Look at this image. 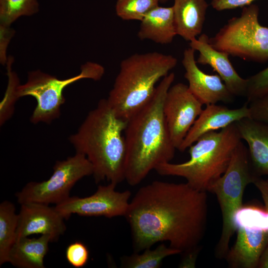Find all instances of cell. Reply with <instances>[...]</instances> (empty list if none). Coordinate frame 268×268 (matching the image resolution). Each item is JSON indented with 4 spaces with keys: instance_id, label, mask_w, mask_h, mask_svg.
Instances as JSON below:
<instances>
[{
    "instance_id": "484cf974",
    "label": "cell",
    "mask_w": 268,
    "mask_h": 268,
    "mask_svg": "<svg viewBox=\"0 0 268 268\" xmlns=\"http://www.w3.org/2000/svg\"><path fill=\"white\" fill-rule=\"evenodd\" d=\"M11 59H9L7 63V75L8 76V85L4 99L1 103L0 107V123L3 124L8 119L11 114V108H13L14 102L18 99L16 91L18 86V78L16 74L11 70Z\"/></svg>"
},
{
    "instance_id": "603a6c76",
    "label": "cell",
    "mask_w": 268,
    "mask_h": 268,
    "mask_svg": "<svg viewBox=\"0 0 268 268\" xmlns=\"http://www.w3.org/2000/svg\"><path fill=\"white\" fill-rule=\"evenodd\" d=\"M39 9L37 0H0V27H9L21 16H30Z\"/></svg>"
},
{
    "instance_id": "5b68a950",
    "label": "cell",
    "mask_w": 268,
    "mask_h": 268,
    "mask_svg": "<svg viewBox=\"0 0 268 268\" xmlns=\"http://www.w3.org/2000/svg\"><path fill=\"white\" fill-rule=\"evenodd\" d=\"M242 138L236 122L201 136L190 146L189 160L161 164L155 170L162 176L182 177L194 189L207 192L226 171Z\"/></svg>"
},
{
    "instance_id": "4316f807",
    "label": "cell",
    "mask_w": 268,
    "mask_h": 268,
    "mask_svg": "<svg viewBox=\"0 0 268 268\" xmlns=\"http://www.w3.org/2000/svg\"><path fill=\"white\" fill-rule=\"evenodd\" d=\"M246 79L247 102L268 94V67Z\"/></svg>"
},
{
    "instance_id": "83f0119b",
    "label": "cell",
    "mask_w": 268,
    "mask_h": 268,
    "mask_svg": "<svg viewBox=\"0 0 268 268\" xmlns=\"http://www.w3.org/2000/svg\"><path fill=\"white\" fill-rule=\"evenodd\" d=\"M89 251L81 242L70 243L66 250V257L68 263L76 268L84 267L89 259Z\"/></svg>"
},
{
    "instance_id": "7402d4cb",
    "label": "cell",
    "mask_w": 268,
    "mask_h": 268,
    "mask_svg": "<svg viewBox=\"0 0 268 268\" xmlns=\"http://www.w3.org/2000/svg\"><path fill=\"white\" fill-rule=\"evenodd\" d=\"M147 248L143 253H134L129 256L122 258L121 266L128 268H158L166 257L180 254L177 249L167 247L164 243L159 244L154 249Z\"/></svg>"
},
{
    "instance_id": "9a60e30c",
    "label": "cell",
    "mask_w": 268,
    "mask_h": 268,
    "mask_svg": "<svg viewBox=\"0 0 268 268\" xmlns=\"http://www.w3.org/2000/svg\"><path fill=\"white\" fill-rule=\"evenodd\" d=\"M246 118H249L247 103L236 109H230L216 104L206 105L195 121L178 150L184 151L202 135L222 129Z\"/></svg>"
},
{
    "instance_id": "277c9868",
    "label": "cell",
    "mask_w": 268,
    "mask_h": 268,
    "mask_svg": "<svg viewBox=\"0 0 268 268\" xmlns=\"http://www.w3.org/2000/svg\"><path fill=\"white\" fill-rule=\"evenodd\" d=\"M171 55L134 54L121 61L107 100L116 115L128 121L152 98L157 82L177 64Z\"/></svg>"
},
{
    "instance_id": "8fae6325",
    "label": "cell",
    "mask_w": 268,
    "mask_h": 268,
    "mask_svg": "<svg viewBox=\"0 0 268 268\" xmlns=\"http://www.w3.org/2000/svg\"><path fill=\"white\" fill-rule=\"evenodd\" d=\"M203 105L184 83H176L168 89L163 113L171 140L176 149L180 147L202 112Z\"/></svg>"
},
{
    "instance_id": "7c38bea8",
    "label": "cell",
    "mask_w": 268,
    "mask_h": 268,
    "mask_svg": "<svg viewBox=\"0 0 268 268\" xmlns=\"http://www.w3.org/2000/svg\"><path fill=\"white\" fill-rule=\"evenodd\" d=\"M64 217L49 204L27 202L21 204L16 241L33 234L48 235L57 241L66 230Z\"/></svg>"
},
{
    "instance_id": "7a4b0ae2",
    "label": "cell",
    "mask_w": 268,
    "mask_h": 268,
    "mask_svg": "<svg viewBox=\"0 0 268 268\" xmlns=\"http://www.w3.org/2000/svg\"><path fill=\"white\" fill-rule=\"evenodd\" d=\"M175 78L173 72L161 79L151 99L127 121L125 180L139 184L159 165L170 162L176 148L172 143L163 113V104Z\"/></svg>"
},
{
    "instance_id": "d6a6232c",
    "label": "cell",
    "mask_w": 268,
    "mask_h": 268,
    "mask_svg": "<svg viewBox=\"0 0 268 268\" xmlns=\"http://www.w3.org/2000/svg\"><path fill=\"white\" fill-rule=\"evenodd\" d=\"M258 268H268V244L261 255Z\"/></svg>"
},
{
    "instance_id": "5bb4252c",
    "label": "cell",
    "mask_w": 268,
    "mask_h": 268,
    "mask_svg": "<svg viewBox=\"0 0 268 268\" xmlns=\"http://www.w3.org/2000/svg\"><path fill=\"white\" fill-rule=\"evenodd\" d=\"M190 47L199 52L197 64L208 65L218 74L234 96H246L247 79L241 77L229 59V55L214 49L209 37L201 34L190 42Z\"/></svg>"
},
{
    "instance_id": "44dd1931",
    "label": "cell",
    "mask_w": 268,
    "mask_h": 268,
    "mask_svg": "<svg viewBox=\"0 0 268 268\" xmlns=\"http://www.w3.org/2000/svg\"><path fill=\"white\" fill-rule=\"evenodd\" d=\"M18 214L11 202L0 204V266L8 262V255L16 241Z\"/></svg>"
},
{
    "instance_id": "4fadbf2b",
    "label": "cell",
    "mask_w": 268,
    "mask_h": 268,
    "mask_svg": "<svg viewBox=\"0 0 268 268\" xmlns=\"http://www.w3.org/2000/svg\"><path fill=\"white\" fill-rule=\"evenodd\" d=\"M195 50L190 47L185 50L182 61L185 73V78L192 94L203 104L208 105L219 102L229 103L234 96L217 74L203 72L197 65L195 57Z\"/></svg>"
},
{
    "instance_id": "2e32d148",
    "label": "cell",
    "mask_w": 268,
    "mask_h": 268,
    "mask_svg": "<svg viewBox=\"0 0 268 268\" xmlns=\"http://www.w3.org/2000/svg\"><path fill=\"white\" fill-rule=\"evenodd\" d=\"M234 244L225 257L232 268H258L261 255L268 244V231L237 228Z\"/></svg>"
},
{
    "instance_id": "4dcf8cb0",
    "label": "cell",
    "mask_w": 268,
    "mask_h": 268,
    "mask_svg": "<svg viewBox=\"0 0 268 268\" xmlns=\"http://www.w3.org/2000/svg\"><path fill=\"white\" fill-rule=\"evenodd\" d=\"M253 184L260 192L264 202L265 208L268 211V181L258 177Z\"/></svg>"
},
{
    "instance_id": "f1b7e54d",
    "label": "cell",
    "mask_w": 268,
    "mask_h": 268,
    "mask_svg": "<svg viewBox=\"0 0 268 268\" xmlns=\"http://www.w3.org/2000/svg\"><path fill=\"white\" fill-rule=\"evenodd\" d=\"M247 103L249 118L268 125V94Z\"/></svg>"
},
{
    "instance_id": "52a82bcc",
    "label": "cell",
    "mask_w": 268,
    "mask_h": 268,
    "mask_svg": "<svg viewBox=\"0 0 268 268\" xmlns=\"http://www.w3.org/2000/svg\"><path fill=\"white\" fill-rule=\"evenodd\" d=\"M259 7L251 4L243 7L239 16L233 17L209 42L215 49L229 56L258 63L268 61V27L259 21Z\"/></svg>"
},
{
    "instance_id": "d6986e66",
    "label": "cell",
    "mask_w": 268,
    "mask_h": 268,
    "mask_svg": "<svg viewBox=\"0 0 268 268\" xmlns=\"http://www.w3.org/2000/svg\"><path fill=\"white\" fill-rule=\"evenodd\" d=\"M176 35L172 6L159 5L145 15L140 21L137 33V36L140 40H150L160 44L171 43Z\"/></svg>"
},
{
    "instance_id": "3957f363",
    "label": "cell",
    "mask_w": 268,
    "mask_h": 268,
    "mask_svg": "<svg viewBox=\"0 0 268 268\" xmlns=\"http://www.w3.org/2000/svg\"><path fill=\"white\" fill-rule=\"evenodd\" d=\"M127 125L102 99L69 136L76 153L84 155L92 165L96 183L106 180L117 185L125 180Z\"/></svg>"
},
{
    "instance_id": "836d02e7",
    "label": "cell",
    "mask_w": 268,
    "mask_h": 268,
    "mask_svg": "<svg viewBox=\"0 0 268 268\" xmlns=\"http://www.w3.org/2000/svg\"><path fill=\"white\" fill-rule=\"evenodd\" d=\"M167 0H160V1H166Z\"/></svg>"
},
{
    "instance_id": "ac0fdd59",
    "label": "cell",
    "mask_w": 268,
    "mask_h": 268,
    "mask_svg": "<svg viewBox=\"0 0 268 268\" xmlns=\"http://www.w3.org/2000/svg\"><path fill=\"white\" fill-rule=\"evenodd\" d=\"M208 4L206 0H174L177 35L190 42L201 34Z\"/></svg>"
},
{
    "instance_id": "6da1fadb",
    "label": "cell",
    "mask_w": 268,
    "mask_h": 268,
    "mask_svg": "<svg viewBox=\"0 0 268 268\" xmlns=\"http://www.w3.org/2000/svg\"><path fill=\"white\" fill-rule=\"evenodd\" d=\"M134 253L167 241L182 253L199 247L208 217L206 192L187 183L155 181L141 187L124 216Z\"/></svg>"
},
{
    "instance_id": "e575fe53",
    "label": "cell",
    "mask_w": 268,
    "mask_h": 268,
    "mask_svg": "<svg viewBox=\"0 0 268 268\" xmlns=\"http://www.w3.org/2000/svg\"><path fill=\"white\" fill-rule=\"evenodd\" d=\"M267 180L268 181V179H267Z\"/></svg>"
},
{
    "instance_id": "30bf717a",
    "label": "cell",
    "mask_w": 268,
    "mask_h": 268,
    "mask_svg": "<svg viewBox=\"0 0 268 268\" xmlns=\"http://www.w3.org/2000/svg\"><path fill=\"white\" fill-rule=\"evenodd\" d=\"M117 184L109 183L106 186L99 185L93 195L84 198L69 197L56 204V210L67 219L72 214L84 216H103L112 218L125 216L128 210L131 192L116 191Z\"/></svg>"
},
{
    "instance_id": "1f68e13d",
    "label": "cell",
    "mask_w": 268,
    "mask_h": 268,
    "mask_svg": "<svg viewBox=\"0 0 268 268\" xmlns=\"http://www.w3.org/2000/svg\"><path fill=\"white\" fill-rule=\"evenodd\" d=\"M200 251V247H198L192 251L184 253L185 257L181 263L180 267L194 268L195 267L197 257Z\"/></svg>"
},
{
    "instance_id": "ba28073f",
    "label": "cell",
    "mask_w": 268,
    "mask_h": 268,
    "mask_svg": "<svg viewBox=\"0 0 268 268\" xmlns=\"http://www.w3.org/2000/svg\"><path fill=\"white\" fill-rule=\"evenodd\" d=\"M104 71L101 65L91 62L81 66L78 74L65 79H60L40 70L32 71L28 73L25 83L18 85L16 97L18 99L25 96L34 97L37 105L30 117L31 122L50 124L60 116L61 106L65 102L63 91L67 86L84 78L99 80Z\"/></svg>"
},
{
    "instance_id": "cb8c5ba5",
    "label": "cell",
    "mask_w": 268,
    "mask_h": 268,
    "mask_svg": "<svg viewBox=\"0 0 268 268\" xmlns=\"http://www.w3.org/2000/svg\"><path fill=\"white\" fill-rule=\"evenodd\" d=\"M235 225L254 231H268V211L260 207L249 205L242 206L235 213Z\"/></svg>"
},
{
    "instance_id": "ffe728a7",
    "label": "cell",
    "mask_w": 268,
    "mask_h": 268,
    "mask_svg": "<svg viewBox=\"0 0 268 268\" xmlns=\"http://www.w3.org/2000/svg\"><path fill=\"white\" fill-rule=\"evenodd\" d=\"M52 239L48 235L38 238H21L15 241L8 255V262L18 268H44V259Z\"/></svg>"
},
{
    "instance_id": "8992f818",
    "label": "cell",
    "mask_w": 268,
    "mask_h": 268,
    "mask_svg": "<svg viewBox=\"0 0 268 268\" xmlns=\"http://www.w3.org/2000/svg\"><path fill=\"white\" fill-rule=\"evenodd\" d=\"M257 178L251 166L248 147L241 141L226 171L207 191L216 196L222 215L221 232L215 249L217 259L225 258L229 250L230 242L237 230L234 215L243 206L246 188Z\"/></svg>"
},
{
    "instance_id": "9c48e42d",
    "label": "cell",
    "mask_w": 268,
    "mask_h": 268,
    "mask_svg": "<svg viewBox=\"0 0 268 268\" xmlns=\"http://www.w3.org/2000/svg\"><path fill=\"white\" fill-rule=\"evenodd\" d=\"M92 174V165L86 156L76 153L65 160L57 161L48 179L28 183L15 196L20 204L37 202L56 205L69 197L70 191L77 181Z\"/></svg>"
},
{
    "instance_id": "f546056e",
    "label": "cell",
    "mask_w": 268,
    "mask_h": 268,
    "mask_svg": "<svg viewBox=\"0 0 268 268\" xmlns=\"http://www.w3.org/2000/svg\"><path fill=\"white\" fill-rule=\"evenodd\" d=\"M256 0H211L212 7L217 11L244 7L252 4Z\"/></svg>"
},
{
    "instance_id": "d4e9b609",
    "label": "cell",
    "mask_w": 268,
    "mask_h": 268,
    "mask_svg": "<svg viewBox=\"0 0 268 268\" xmlns=\"http://www.w3.org/2000/svg\"><path fill=\"white\" fill-rule=\"evenodd\" d=\"M160 0H118L117 15L125 20L141 21L145 15L158 5Z\"/></svg>"
},
{
    "instance_id": "e0dca14e",
    "label": "cell",
    "mask_w": 268,
    "mask_h": 268,
    "mask_svg": "<svg viewBox=\"0 0 268 268\" xmlns=\"http://www.w3.org/2000/svg\"><path fill=\"white\" fill-rule=\"evenodd\" d=\"M236 124L242 139L247 143L254 173L258 177L268 175V125L249 118Z\"/></svg>"
}]
</instances>
